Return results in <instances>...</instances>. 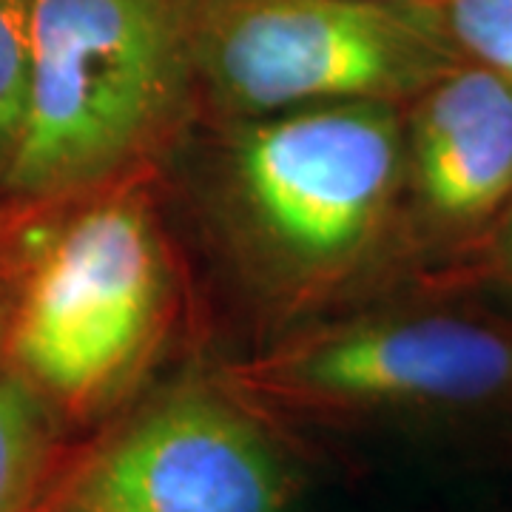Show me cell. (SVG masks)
Masks as SVG:
<instances>
[{
	"label": "cell",
	"mask_w": 512,
	"mask_h": 512,
	"mask_svg": "<svg viewBox=\"0 0 512 512\" xmlns=\"http://www.w3.org/2000/svg\"><path fill=\"white\" fill-rule=\"evenodd\" d=\"M399 171V120L367 100L279 111L237 146V177L254 217L285 254L311 265L365 245Z\"/></svg>",
	"instance_id": "cell-3"
},
{
	"label": "cell",
	"mask_w": 512,
	"mask_h": 512,
	"mask_svg": "<svg viewBox=\"0 0 512 512\" xmlns=\"http://www.w3.org/2000/svg\"><path fill=\"white\" fill-rule=\"evenodd\" d=\"M52 512H293L282 458L234 404L174 393L100 447Z\"/></svg>",
	"instance_id": "cell-5"
},
{
	"label": "cell",
	"mask_w": 512,
	"mask_h": 512,
	"mask_svg": "<svg viewBox=\"0 0 512 512\" xmlns=\"http://www.w3.org/2000/svg\"><path fill=\"white\" fill-rule=\"evenodd\" d=\"M498 265H501L504 276L512 282V202L507 205L504 222L498 228Z\"/></svg>",
	"instance_id": "cell-11"
},
{
	"label": "cell",
	"mask_w": 512,
	"mask_h": 512,
	"mask_svg": "<svg viewBox=\"0 0 512 512\" xmlns=\"http://www.w3.org/2000/svg\"><path fill=\"white\" fill-rule=\"evenodd\" d=\"M282 379L336 404H478L512 387V342L450 316L387 319L316 342Z\"/></svg>",
	"instance_id": "cell-6"
},
{
	"label": "cell",
	"mask_w": 512,
	"mask_h": 512,
	"mask_svg": "<svg viewBox=\"0 0 512 512\" xmlns=\"http://www.w3.org/2000/svg\"><path fill=\"white\" fill-rule=\"evenodd\" d=\"M163 265L146 214L109 202L83 214L32 279L15 328L26 376L89 399L126 370L151 333Z\"/></svg>",
	"instance_id": "cell-4"
},
{
	"label": "cell",
	"mask_w": 512,
	"mask_h": 512,
	"mask_svg": "<svg viewBox=\"0 0 512 512\" xmlns=\"http://www.w3.org/2000/svg\"><path fill=\"white\" fill-rule=\"evenodd\" d=\"M188 35L180 0H32V80L9 183L60 194L109 177L180 106Z\"/></svg>",
	"instance_id": "cell-1"
},
{
	"label": "cell",
	"mask_w": 512,
	"mask_h": 512,
	"mask_svg": "<svg viewBox=\"0 0 512 512\" xmlns=\"http://www.w3.org/2000/svg\"><path fill=\"white\" fill-rule=\"evenodd\" d=\"M202 55L222 97L248 114L390 103L450 72L441 37L384 0H231Z\"/></svg>",
	"instance_id": "cell-2"
},
{
	"label": "cell",
	"mask_w": 512,
	"mask_h": 512,
	"mask_svg": "<svg viewBox=\"0 0 512 512\" xmlns=\"http://www.w3.org/2000/svg\"><path fill=\"white\" fill-rule=\"evenodd\" d=\"M410 165L427 208L467 225L512 202V80L487 66L450 69L410 120Z\"/></svg>",
	"instance_id": "cell-7"
},
{
	"label": "cell",
	"mask_w": 512,
	"mask_h": 512,
	"mask_svg": "<svg viewBox=\"0 0 512 512\" xmlns=\"http://www.w3.org/2000/svg\"><path fill=\"white\" fill-rule=\"evenodd\" d=\"M32 80V0H0V157L18 143Z\"/></svg>",
	"instance_id": "cell-9"
},
{
	"label": "cell",
	"mask_w": 512,
	"mask_h": 512,
	"mask_svg": "<svg viewBox=\"0 0 512 512\" xmlns=\"http://www.w3.org/2000/svg\"><path fill=\"white\" fill-rule=\"evenodd\" d=\"M55 421L32 379L0 376V512H23L46 476Z\"/></svg>",
	"instance_id": "cell-8"
},
{
	"label": "cell",
	"mask_w": 512,
	"mask_h": 512,
	"mask_svg": "<svg viewBox=\"0 0 512 512\" xmlns=\"http://www.w3.org/2000/svg\"><path fill=\"white\" fill-rule=\"evenodd\" d=\"M444 20L478 66L512 80V0H444Z\"/></svg>",
	"instance_id": "cell-10"
}]
</instances>
